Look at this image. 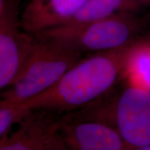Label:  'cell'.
<instances>
[{
  "label": "cell",
  "mask_w": 150,
  "mask_h": 150,
  "mask_svg": "<svg viewBox=\"0 0 150 150\" xmlns=\"http://www.w3.org/2000/svg\"><path fill=\"white\" fill-rule=\"evenodd\" d=\"M136 1L145 8L146 7H149L150 8V0H136Z\"/></svg>",
  "instance_id": "12"
},
{
  "label": "cell",
  "mask_w": 150,
  "mask_h": 150,
  "mask_svg": "<svg viewBox=\"0 0 150 150\" xmlns=\"http://www.w3.org/2000/svg\"><path fill=\"white\" fill-rule=\"evenodd\" d=\"M83 54L35 36L32 49L13 83L1 100L21 104L50 88Z\"/></svg>",
  "instance_id": "3"
},
{
  "label": "cell",
  "mask_w": 150,
  "mask_h": 150,
  "mask_svg": "<svg viewBox=\"0 0 150 150\" xmlns=\"http://www.w3.org/2000/svg\"><path fill=\"white\" fill-rule=\"evenodd\" d=\"M5 4H6L4 1V0H0V16H1L4 12L5 8Z\"/></svg>",
  "instance_id": "13"
},
{
  "label": "cell",
  "mask_w": 150,
  "mask_h": 150,
  "mask_svg": "<svg viewBox=\"0 0 150 150\" xmlns=\"http://www.w3.org/2000/svg\"><path fill=\"white\" fill-rule=\"evenodd\" d=\"M127 74L134 83L150 91V42L148 41L131 56Z\"/></svg>",
  "instance_id": "10"
},
{
  "label": "cell",
  "mask_w": 150,
  "mask_h": 150,
  "mask_svg": "<svg viewBox=\"0 0 150 150\" xmlns=\"http://www.w3.org/2000/svg\"><path fill=\"white\" fill-rule=\"evenodd\" d=\"M150 15L121 13L83 25H61L34 35L83 54L115 50L145 36Z\"/></svg>",
  "instance_id": "2"
},
{
  "label": "cell",
  "mask_w": 150,
  "mask_h": 150,
  "mask_svg": "<svg viewBox=\"0 0 150 150\" xmlns=\"http://www.w3.org/2000/svg\"><path fill=\"white\" fill-rule=\"evenodd\" d=\"M61 133L67 149H129L115 127L104 122L70 113L61 115Z\"/></svg>",
  "instance_id": "7"
},
{
  "label": "cell",
  "mask_w": 150,
  "mask_h": 150,
  "mask_svg": "<svg viewBox=\"0 0 150 150\" xmlns=\"http://www.w3.org/2000/svg\"><path fill=\"white\" fill-rule=\"evenodd\" d=\"M28 110L22 104H13L0 100V139Z\"/></svg>",
  "instance_id": "11"
},
{
  "label": "cell",
  "mask_w": 150,
  "mask_h": 150,
  "mask_svg": "<svg viewBox=\"0 0 150 150\" xmlns=\"http://www.w3.org/2000/svg\"><path fill=\"white\" fill-rule=\"evenodd\" d=\"M16 131L0 139V150H67L61 133V115L29 109Z\"/></svg>",
  "instance_id": "5"
},
{
  "label": "cell",
  "mask_w": 150,
  "mask_h": 150,
  "mask_svg": "<svg viewBox=\"0 0 150 150\" xmlns=\"http://www.w3.org/2000/svg\"><path fill=\"white\" fill-rule=\"evenodd\" d=\"M18 2L6 4L0 16V91L13 83L35 41L21 27Z\"/></svg>",
  "instance_id": "6"
},
{
  "label": "cell",
  "mask_w": 150,
  "mask_h": 150,
  "mask_svg": "<svg viewBox=\"0 0 150 150\" xmlns=\"http://www.w3.org/2000/svg\"><path fill=\"white\" fill-rule=\"evenodd\" d=\"M81 114L115 127L129 149L150 150V91L131 81L106 105L94 102Z\"/></svg>",
  "instance_id": "4"
},
{
  "label": "cell",
  "mask_w": 150,
  "mask_h": 150,
  "mask_svg": "<svg viewBox=\"0 0 150 150\" xmlns=\"http://www.w3.org/2000/svg\"><path fill=\"white\" fill-rule=\"evenodd\" d=\"M147 35L123 47L90 54L69 69L56 83L21 103L28 109L65 115L103 98L127 74L135 51L149 39Z\"/></svg>",
  "instance_id": "1"
},
{
  "label": "cell",
  "mask_w": 150,
  "mask_h": 150,
  "mask_svg": "<svg viewBox=\"0 0 150 150\" xmlns=\"http://www.w3.org/2000/svg\"><path fill=\"white\" fill-rule=\"evenodd\" d=\"M145 8L136 0H88L63 25H83L121 13H140Z\"/></svg>",
  "instance_id": "9"
},
{
  "label": "cell",
  "mask_w": 150,
  "mask_h": 150,
  "mask_svg": "<svg viewBox=\"0 0 150 150\" xmlns=\"http://www.w3.org/2000/svg\"><path fill=\"white\" fill-rule=\"evenodd\" d=\"M88 0H30L20 16L24 31L37 33L63 25Z\"/></svg>",
  "instance_id": "8"
}]
</instances>
